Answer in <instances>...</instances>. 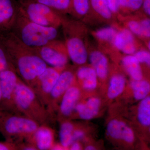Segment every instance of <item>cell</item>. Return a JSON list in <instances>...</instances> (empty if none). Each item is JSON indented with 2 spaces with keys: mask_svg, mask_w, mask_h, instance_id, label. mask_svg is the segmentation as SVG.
Wrapping results in <instances>:
<instances>
[{
  "mask_svg": "<svg viewBox=\"0 0 150 150\" xmlns=\"http://www.w3.org/2000/svg\"><path fill=\"white\" fill-rule=\"evenodd\" d=\"M27 46L34 48L46 45L55 40L58 35L57 28L44 26L30 20L19 10L11 30Z\"/></svg>",
  "mask_w": 150,
  "mask_h": 150,
  "instance_id": "6da1fadb",
  "label": "cell"
},
{
  "mask_svg": "<svg viewBox=\"0 0 150 150\" xmlns=\"http://www.w3.org/2000/svg\"><path fill=\"white\" fill-rule=\"evenodd\" d=\"M18 8L30 20L44 26L57 28L63 19L59 12L33 0H18Z\"/></svg>",
  "mask_w": 150,
  "mask_h": 150,
  "instance_id": "7a4b0ae2",
  "label": "cell"
},
{
  "mask_svg": "<svg viewBox=\"0 0 150 150\" xmlns=\"http://www.w3.org/2000/svg\"><path fill=\"white\" fill-rule=\"evenodd\" d=\"M33 48L46 64L54 68L61 69L67 64V58L65 52L67 51L66 45L56 39L44 46Z\"/></svg>",
  "mask_w": 150,
  "mask_h": 150,
  "instance_id": "3957f363",
  "label": "cell"
},
{
  "mask_svg": "<svg viewBox=\"0 0 150 150\" xmlns=\"http://www.w3.org/2000/svg\"><path fill=\"white\" fill-rule=\"evenodd\" d=\"M17 10L16 0H0V32L12 29L16 18Z\"/></svg>",
  "mask_w": 150,
  "mask_h": 150,
  "instance_id": "277c9868",
  "label": "cell"
},
{
  "mask_svg": "<svg viewBox=\"0 0 150 150\" xmlns=\"http://www.w3.org/2000/svg\"><path fill=\"white\" fill-rule=\"evenodd\" d=\"M67 32L71 34L68 31ZM66 47L70 59L75 64L82 65L86 62L87 51L83 41L80 38L72 34L67 36Z\"/></svg>",
  "mask_w": 150,
  "mask_h": 150,
  "instance_id": "5b68a950",
  "label": "cell"
},
{
  "mask_svg": "<svg viewBox=\"0 0 150 150\" xmlns=\"http://www.w3.org/2000/svg\"><path fill=\"white\" fill-rule=\"evenodd\" d=\"M37 126L34 121L17 117L8 118L5 124V129L10 134L30 133L37 129Z\"/></svg>",
  "mask_w": 150,
  "mask_h": 150,
  "instance_id": "8992f818",
  "label": "cell"
},
{
  "mask_svg": "<svg viewBox=\"0 0 150 150\" xmlns=\"http://www.w3.org/2000/svg\"><path fill=\"white\" fill-rule=\"evenodd\" d=\"M107 131L109 136L114 139L122 140L129 143L134 141L133 131L122 121L117 120L110 121L108 125Z\"/></svg>",
  "mask_w": 150,
  "mask_h": 150,
  "instance_id": "52a82bcc",
  "label": "cell"
},
{
  "mask_svg": "<svg viewBox=\"0 0 150 150\" xmlns=\"http://www.w3.org/2000/svg\"><path fill=\"white\" fill-rule=\"evenodd\" d=\"M113 40L115 47L125 54L132 55L136 51L134 36L128 30L116 33Z\"/></svg>",
  "mask_w": 150,
  "mask_h": 150,
  "instance_id": "ba28073f",
  "label": "cell"
},
{
  "mask_svg": "<svg viewBox=\"0 0 150 150\" xmlns=\"http://www.w3.org/2000/svg\"><path fill=\"white\" fill-rule=\"evenodd\" d=\"M17 84L16 75L9 69L0 72V88L2 98L10 99Z\"/></svg>",
  "mask_w": 150,
  "mask_h": 150,
  "instance_id": "9c48e42d",
  "label": "cell"
},
{
  "mask_svg": "<svg viewBox=\"0 0 150 150\" xmlns=\"http://www.w3.org/2000/svg\"><path fill=\"white\" fill-rule=\"evenodd\" d=\"M100 101L98 98H89L85 104H79L76 106V109L81 118L89 120L95 117L99 111Z\"/></svg>",
  "mask_w": 150,
  "mask_h": 150,
  "instance_id": "30bf717a",
  "label": "cell"
},
{
  "mask_svg": "<svg viewBox=\"0 0 150 150\" xmlns=\"http://www.w3.org/2000/svg\"><path fill=\"white\" fill-rule=\"evenodd\" d=\"M14 91L16 101L18 106L23 109L28 108L35 98L33 92L22 84L16 85Z\"/></svg>",
  "mask_w": 150,
  "mask_h": 150,
  "instance_id": "8fae6325",
  "label": "cell"
},
{
  "mask_svg": "<svg viewBox=\"0 0 150 150\" xmlns=\"http://www.w3.org/2000/svg\"><path fill=\"white\" fill-rule=\"evenodd\" d=\"M89 58L97 76L101 79L106 78L108 73V62L104 54L99 51H94Z\"/></svg>",
  "mask_w": 150,
  "mask_h": 150,
  "instance_id": "7c38bea8",
  "label": "cell"
},
{
  "mask_svg": "<svg viewBox=\"0 0 150 150\" xmlns=\"http://www.w3.org/2000/svg\"><path fill=\"white\" fill-rule=\"evenodd\" d=\"M80 96V91L77 88L69 87L65 91L61 105L62 113L69 115L73 111Z\"/></svg>",
  "mask_w": 150,
  "mask_h": 150,
  "instance_id": "4fadbf2b",
  "label": "cell"
},
{
  "mask_svg": "<svg viewBox=\"0 0 150 150\" xmlns=\"http://www.w3.org/2000/svg\"><path fill=\"white\" fill-rule=\"evenodd\" d=\"M56 69L47 67L37 78L40 82L43 91L46 93L51 92L59 79L60 74Z\"/></svg>",
  "mask_w": 150,
  "mask_h": 150,
  "instance_id": "5bb4252c",
  "label": "cell"
},
{
  "mask_svg": "<svg viewBox=\"0 0 150 150\" xmlns=\"http://www.w3.org/2000/svg\"><path fill=\"white\" fill-rule=\"evenodd\" d=\"M74 79V75L71 72L65 71L62 72L51 91L52 96L55 98L61 96L70 87Z\"/></svg>",
  "mask_w": 150,
  "mask_h": 150,
  "instance_id": "9a60e30c",
  "label": "cell"
},
{
  "mask_svg": "<svg viewBox=\"0 0 150 150\" xmlns=\"http://www.w3.org/2000/svg\"><path fill=\"white\" fill-rule=\"evenodd\" d=\"M77 76L80 79L83 81V86L84 88L92 90L96 88L97 76L94 69L90 67H82L78 70Z\"/></svg>",
  "mask_w": 150,
  "mask_h": 150,
  "instance_id": "2e32d148",
  "label": "cell"
},
{
  "mask_svg": "<svg viewBox=\"0 0 150 150\" xmlns=\"http://www.w3.org/2000/svg\"><path fill=\"white\" fill-rule=\"evenodd\" d=\"M123 64L129 75L134 80H142L143 73L140 63L134 56L129 55L123 59Z\"/></svg>",
  "mask_w": 150,
  "mask_h": 150,
  "instance_id": "e0dca14e",
  "label": "cell"
},
{
  "mask_svg": "<svg viewBox=\"0 0 150 150\" xmlns=\"http://www.w3.org/2000/svg\"><path fill=\"white\" fill-rule=\"evenodd\" d=\"M126 85V79L123 76L116 75L110 79L108 91V96L110 99H114L124 90Z\"/></svg>",
  "mask_w": 150,
  "mask_h": 150,
  "instance_id": "ac0fdd59",
  "label": "cell"
},
{
  "mask_svg": "<svg viewBox=\"0 0 150 150\" xmlns=\"http://www.w3.org/2000/svg\"><path fill=\"white\" fill-rule=\"evenodd\" d=\"M38 147L40 150H47L51 147L52 142L51 131L46 128L38 129L35 134Z\"/></svg>",
  "mask_w": 150,
  "mask_h": 150,
  "instance_id": "d6986e66",
  "label": "cell"
},
{
  "mask_svg": "<svg viewBox=\"0 0 150 150\" xmlns=\"http://www.w3.org/2000/svg\"><path fill=\"white\" fill-rule=\"evenodd\" d=\"M131 88L134 97L137 100H141L147 97L150 90V84L146 81L134 80L131 82Z\"/></svg>",
  "mask_w": 150,
  "mask_h": 150,
  "instance_id": "ffe728a7",
  "label": "cell"
},
{
  "mask_svg": "<svg viewBox=\"0 0 150 150\" xmlns=\"http://www.w3.org/2000/svg\"><path fill=\"white\" fill-rule=\"evenodd\" d=\"M138 119L143 126H148L150 124V98L147 96L142 99L139 106Z\"/></svg>",
  "mask_w": 150,
  "mask_h": 150,
  "instance_id": "44dd1931",
  "label": "cell"
},
{
  "mask_svg": "<svg viewBox=\"0 0 150 150\" xmlns=\"http://www.w3.org/2000/svg\"><path fill=\"white\" fill-rule=\"evenodd\" d=\"M48 6L59 13L71 11V0H33Z\"/></svg>",
  "mask_w": 150,
  "mask_h": 150,
  "instance_id": "7402d4cb",
  "label": "cell"
},
{
  "mask_svg": "<svg viewBox=\"0 0 150 150\" xmlns=\"http://www.w3.org/2000/svg\"><path fill=\"white\" fill-rule=\"evenodd\" d=\"M90 4L94 10L103 18L109 19L112 13L108 7L106 0H89Z\"/></svg>",
  "mask_w": 150,
  "mask_h": 150,
  "instance_id": "603a6c76",
  "label": "cell"
},
{
  "mask_svg": "<svg viewBox=\"0 0 150 150\" xmlns=\"http://www.w3.org/2000/svg\"><path fill=\"white\" fill-rule=\"evenodd\" d=\"M73 125L69 122L64 123L60 131V140L63 147H68L72 142Z\"/></svg>",
  "mask_w": 150,
  "mask_h": 150,
  "instance_id": "cb8c5ba5",
  "label": "cell"
},
{
  "mask_svg": "<svg viewBox=\"0 0 150 150\" xmlns=\"http://www.w3.org/2000/svg\"><path fill=\"white\" fill-rule=\"evenodd\" d=\"M89 0H71V11L79 15L83 16L88 12L90 8Z\"/></svg>",
  "mask_w": 150,
  "mask_h": 150,
  "instance_id": "d4e9b609",
  "label": "cell"
},
{
  "mask_svg": "<svg viewBox=\"0 0 150 150\" xmlns=\"http://www.w3.org/2000/svg\"><path fill=\"white\" fill-rule=\"evenodd\" d=\"M117 32L112 27H105L98 30L96 32L95 35L98 39L105 41L113 40Z\"/></svg>",
  "mask_w": 150,
  "mask_h": 150,
  "instance_id": "484cf974",
  "label": "cell"
},
{
  "mask_svg": "<svg viewBox=\"0 0 150 150\" xmlns=\"http://www.w3.org/2000/svg\"><path fill=\"white\" fill-rule=\"evenodd\" d=\"M143 0H119L120 8H123L137 10L141 8L143 4Z\"/></svg>",
  "mask_w": 150,
  "mask_h": 150,
  "instance_id": "4316f807",
  "label": "cell"
},
{
  "mask_svg": "<svg viewBox=\"0 0 150 150\" xmlns=\"http://www.w3.org/2000/svg\"><path fill=\"white\" fill-rule=\"evenodd\" d=\"M134 56L140 63H145L149 66L150 64L149 52L145 51H140L137 52Z\"/></svg>",
  "mask_w": 150,
  "mask_h": 150,
  "instance_id": "83f0119b",
  "label": "cell"
},
{
  "mask_svg": "<svg viewBox=\"0 0 150 150\" xmlns=\"http://www.w3.org/2000/svg\"><path fill=\"white\" fill-rule=\"evenodd\" d=\"M8 67L7 56L4 48L0 45V72L8 69Z\"/></svg>",
  "mask_w": 150,
  "mask_h": 150,
  "instance_id": "f1b7e54d",
  "label": "cell"
},
{
  "mask_svg": "<svg viewBox=\"0 0 150 150\" xmlns=\"http://www.w3.org/2000/svg\"><path fill=\"white\" fill-rule=\"evenodd\" d=\"M128 26L131 32L136 35L143 36L142 27L139 23L134 21L129 22Z\"/></svg>",
  "mask_w": 150,
  "mask_h": 150,
  "instance_id": "f546056e",
  "label": "cell"
},
{
  "mask_svg": "<svg viewBox=\"0 0 150 150\" xmlns=\"http://www.w3.org/2000/svg\"><path fill=\"white\" fill-rule=\"evenodd\" d=\"M143 36L147 38L150 36V21L149 19L142 21L141 23Z\"/></svg>",
  "mask_w": 150,
  "mask_h": 150,
  "instance_id": "4dcf8cb0",
  "label": "cell"
},
{
  "mask_svg": "<svg viewBox=\"0 0 150 150\" xmlns=\"http://www.w3.org/2000/svg\"><path fill=\"white\" fill-rule=\"evenodd\" d=\"M84 136V134L82 131H76L72 134V142L82 139Z\"/></svg>",
  "mask_w": 150,
  "mask_h": 150,
  "instance_id": "1f68e13d",
  "label": "cell"
},
{
  "mask_svg": "<svg viewBox=\"0 0 150 150\" xmlns=\"http://www.w3.org/2000/svg\"><path fill=\"white\" fill-rule=\"evenodd\" d=\"M142 7L145 12L148 15H150V0H143Z\"/></svg>",
  "mask_w": 150,
  "mask_h": 150,
  "instance_id": "d6a6232c",
  "label": "cell"
},
{
  "mask_svg": "<svg viewBox=\"0 0 150 150\" xmlns=\"http://www.w3.org/2000/svg\"><path fill=\"white\" fill-rule=\"evenodd\" d=\"M80 146L78 143H74L73 144L71 147V149L72 150H79L80 149Z\"/></svg>",
  "mask_w": 150,
  "mask_h": 150,
  "instance_id": "836d02e7",
  "label": "cell"
},
{
  "mask_svg": "<svg viewBox=\"0 0 150 150\" xmlns=\"http://www.w3.org/2000/svg\"><path fill=\"white\" fill-rule=\"evenodd\" d=\"M8 149L6 145L0 143V150H7Z\"/></svg>",
  "mask_w": 150,
  "mask_h": 150,
  "instance_id": "e575fe53",
  "label": "cell"
},
{
  "mask_svg": "<svg viewBox=\"0 0 150 150\" xmlns=\"http://www.w3.org/2000/svg\"><path fill=\"white\" fill-rule=\"evenodd\" d=\"M95 149V148L92 146H88L87 147H86L85 149V150H93Z\"/></svg>",
  "mask_w": 150,
  "mask_h": 150,
  "instance_id": "d590c367",
  "label": "cell"
},
{
  "mask_svg": "<svg viewBox=\"0 0 150 150\" xmlns=\"http://www.w3.org/2000/svg\"><path fill=\"white\" fill-rule=\"evenodd\" d=\"M2 98V95L1 91V88H0V101H1Z\"/></svg>",
  "mask_w": 150,
  "mask_h": 150,
  "instance_id": "8d00e7d4",
  "label": "cell"
},
{
  "mask_svg": "<svg viewBox=\"0 0 150 150\" xmlns=\"http://www.w3.org/2000/svg\"><path fill=\"white\" fill-rule=\"evenodd\" d=\"M25 150H34L35 149H33V148H28L26 149H25Z\"/></svg>",
  "mask_w": 150,
  "mask_h": 150,
  "instance_id": "74e56055",
  "label": "cell"
}]
</instances>
